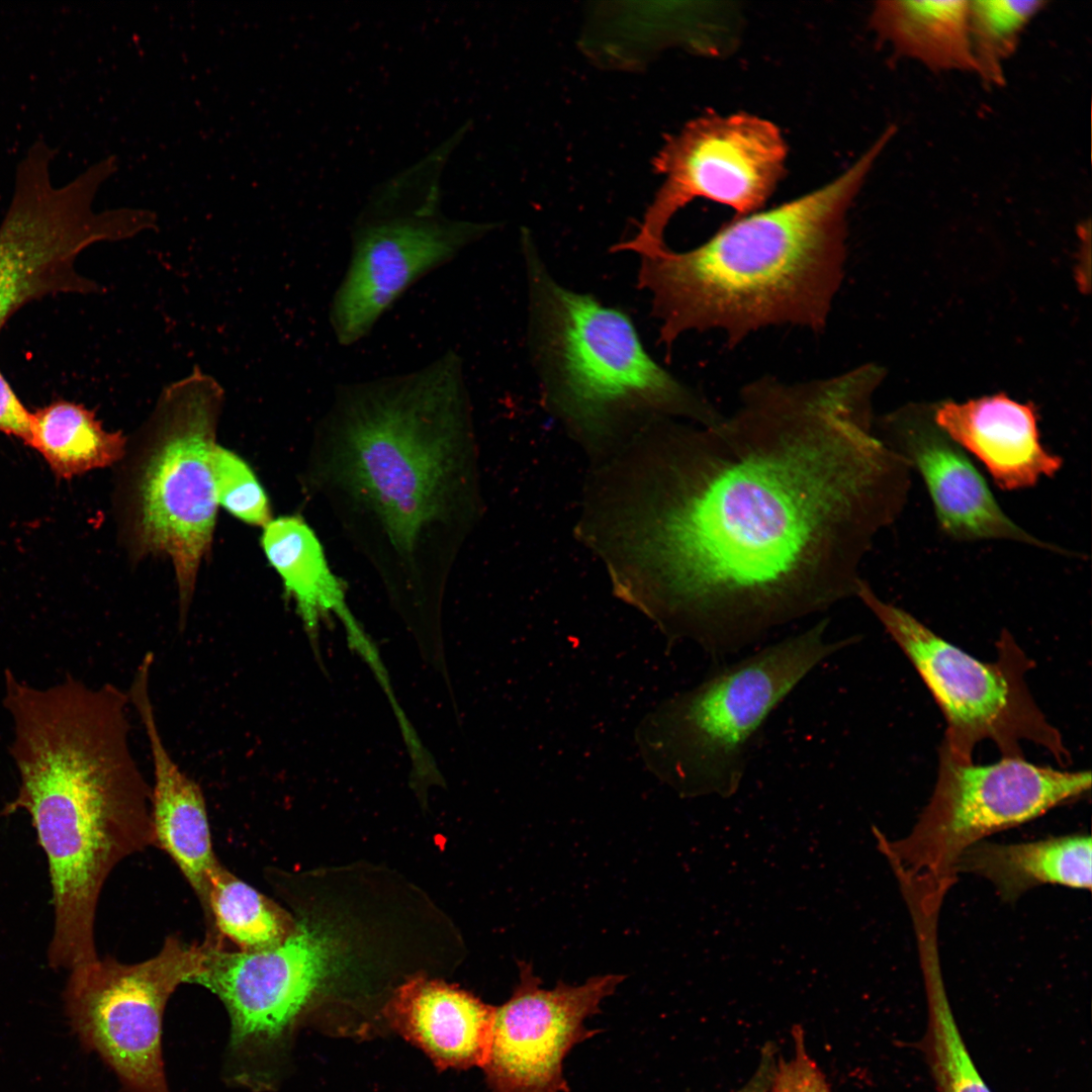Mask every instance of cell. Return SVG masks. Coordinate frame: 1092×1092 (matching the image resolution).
<instances>
[{
    "mask_svg": "<svg viewBox=\"0 0 1092 1092\" xmlns=\"http://www.w3.org/2000/svg\"><path fill=\"white\" fill-rule=\"evenodd\" d=\"M858 369L746 384L711 426L653 422L590 468L576 538L615 596L712 657L856 597L910 466L872 432Z\"/></svg>",
    "mask_w": 1092,
    "mask_h": 1092,
    "instance_id": "cell-1",
    "label": "cell"
},
{
    "mask_svg": "<svg viewBox=\"0 0 1092 1092\" xmlns=\"http://www.w3.org/2000/svg\"><path fill=\"white\" fill-rule=\"evenodd\" d=\"M313 480L391 593L438 594L482 513L460 357L340 387L318 428Z\"/></svg>",
    "mask_w": 1092,
    "mask_h": 1092,
    "instance_id": "cell-2",
    "label": "cell"
},
{
    "mask_svg": "<svg viewBox=\"0 0 1092 1092\" xmlns=\"http://www.w3.org/2000/svg\"><path fill=\"white\" fill-rule=\"evenodd\" d=\"M4 682L20 786L1 815L25 810L31 818L53 890L49 964L71 970L98 958L95 913L110 872L155 844L152 786L130 745L127 692L69 674L39 690L9 669Z\"/></svg>",
    "mask_w": 1092,
    "mask_h": 1092,
    "instance_id": "cell-3",
    "label": "cell"
},
{
    "mask_svg": "<svg viewBox=\"0 0 1092 1092\" xmlns=\"http://www.w3.org/2000/svg\"><path fill=\"white\" fill-rule=\"evenodd\" d=\"M895 131L888 127L828 184L768 210L736 216L698 247L641 257L659 340L720 330L733 348L759 329L822 333L844 276L846 216Z\"/></svg>",
    "mask_w": 1092,
    "mask_h": 1092,
    "instance_id": "cell-4",
    "label": "cell"
},
{
    "mask_svg": "<svg viewBox=\"0 0 1092 1092\" xmlns=\"http://www.w3.org/2000/svg\"><path fill=\"white\" fill-rule=\"evenodd\" d=\"M529 344L544 407L600 465L661 419L711 426L724 415L659 365L630 316L558 283L523 236Z\"/></svg>",
    "mask_w": 1092,
    "mask_h": 1092,
    "instance_id": "cell-5",
    "label": "cell"
},
{
    "mask_svg": "<svg viewBox=\"0 0 1092 1092\" xmlns=\"http://www.w3.org/2000/svg\"><path fill=\"white\" fill-rule=\"evenodd\" d=\"M828 626L822 618L665 700L637 728L647 767L686 796L734 794L772 711L824 660L856 642L830 639Z\"/></svg>",
    "mask_w": 1092,
    "mask_h": 1092,
    "instance_id": "cell-6",
    "label": "cell"
},
{
    "mask_svg": "<svg viewBox=\"0 0 1092 1092\" xmlns=\"http://www.w3.org/2000/svg\"><path fill=\"white\" fill-rule=\"evenodd\" d=\"M464 132L458 128L373 188L355 219L350 260L330 307L341 345L363 339L414 283L492 229L441 209L442 175Z\"/></svg>",
    "mask_w": 1092,
    "mask_h": 1092,
    "instance_id": "cell-7",
    "label": "cell"
},
{
    "mask_svg": "<svg viewBox=\"0 0 1092 1092\" xmlns=\"http://www.w3.org/2000/svg\"><path fill=\"white\" fill-rule=\"evenodd\" d=\"M222 403L219 383L198 368L166 387L148 423L130 487L133 544L142 555L171 559L180 625L212 541L217 500L210 458Z\"/></svg>",
    "mask_w": 1092,
    "mask_h": 1092,
    "instance_id": "cell-8",
    "label": "cell"
},
{
    "mask_svg": "<svg viewBox=\"0 0 1092 1092\" xmlns=\"http://www.w3.org/2000/svg\"><path fill=\"white\" fill-rule=\"evenodd\" d=\"M56 155L38 139L16 166L12 198L0 223V330L33 300L101 292L97 282L77 271L78 255L95 243L125 240L157 226L155 213L147 209L94 211L98 190L118 168L115 156L55 187L51 166Z\"/></svg>",
    "mask_w": 1092,
    "mask_h": 1092,
    "instance_id": "cell-9",
    "label": "cell"
},
{
    "mask_svg": "<svg viewBox=\"0 0 1092 1092\" xmlns=\"http://www.w3.org/2000/svg\"><path fill=\"white\" fill-rule=\"evenodd\" d=\"M856 597L903 650L931 692L946 722L941 743L952 756L972 761L977 744L990 740L1002 757H1022L1021 743L1070 762L1062 735L1036 705L1025 680L1033 666L1004 630L997 658L983 662L945 641L905 610L882 600L862 579Z\"/></svg>",
    "mask_w": 1092,
    "mask_h": 1092,
    "instance_id": "cell-10",
    "label": "cell"
},
{
    "mask_svg": "<svg viewBox=\"0 0 1092 1092\" xmlns=\"http://www.w3.org/2000/svg\"><path fill=\"white\" fill-rule=\"evenodd\" d=\"M1090 790V770L1056 769L1023 756L975 764L940 745L934 790L911 832L896 841L875 832L889 861L956 882L958 860L969 847L1082 799Z\"/></svg>",
    "mask_w": 1092,
    "mask_h": 1092,
    "instance_id": "cell-11",
    "label": "cell"
},
{
    "mask_svg": "<svg viewBox=\"0 0 1092 1092\" xmlns=\"http://www.w3.org/2000/svg\"><path fill=\"white\" fill-rule=\"evenodd\" d=\"M192 983L223 1003L230 1019L226 1076L259 1092L271 1085L270 1063L281 1041L341 963L338 938L324 927L296 923L279 944L231 950L205 939Z\"/></svg>",
    "mask_w": 1092,
    "mask_h": 1092,
    "instance_id": "cell-12",
    "label": "cell"
},
{
    "mask_svg": "<svg viewBox=\"0 0 1092 1092\" xmlns=\"http://www.w3.org/2000/svg\"><path fill=\"white\" fill-rule=\"evenodd\" d=\"M201 943L169 936L159 952L135 964L97 958L70 971L66 1014L82 1045L96 1053L128 1092H169L163 1061L168 1000L192 983Z\"/></svg>",
    "mask_w": 1092,
    "mask_h": 1092,
    "instance_id": "cell-13",
    "label": "cell"
},
{
    "mask_svg": "<svg viewBox=\"0 0 1092 1092\" xmlns=\"http://www.w3.org/2000/svg\"><path fill=\"white\" fill-rule=\"evenodd\" d=\"M787 156L780 128L767 119L745 112L696 117L665 140L653 162L662 184L637 234L612 251L643 257L665 248L670 219L695 199L728 206L737 216L761 210L785 175Z\"/></svg>",
    "mask_w": 1092,
    "mask_h": 1092,
    "instance_id": "cell-14",
    "label": "cell"
},
{
    "mask_svg": "<svg viewBox=\"0 0 1092 1092\" xmlns=\"http://www.w3.org/2000/svg\"><path fill=\"white\" fill-rule=\"evenodd\" d=\"M512 997L495 1008L487 1060L491 1092H568L562 1062L577 1043L599 1030L585 1027L602 1001L623 981L619 975L592 978L579 986L559 983L546 990L528 964H520Z\"/></svg>",
    "mask_w": 1092,
    "mask_h": 1092,
    "instance_id": "cell-15",
    "label": "cell"
},
{
    "mask_svg": "<svg viewBox=\"0 0 1092 1092\" xmlns=\"http://www.w3.org/2000/svg\"><path fill=\"white\" fill-rule=\"evenodd\" d=\"M880 438L921 476L941 530L958 541L1011 540L1057 549L1005 514L964 449L925 416H891Z\"/></svg>",
    "mask_w": 1092,
    "mask_h": 1092,
    "instance_id": "cell-16",
    "label": "cell"
},
{
    "mask_svg": "<svg viewBox=\"0 0 1092 1092\" xmlns=\"http://www.w3.org/2000/svg\"><path fill=\"white\" fill-rule=\"evenodd\" d=\"M154 657L152 652L144 655L127 695L143 724L152 757L155 844L175 861L203 906L210 878L220 862L213 851L203 793L174 760L161 736L150 693Z\"/></svg>",
    "mask_w": 1092,
    "mask_h": 1092,
    "instance_id": "cell-17",
    "label": "cell"
},
{
    "mask_svg": "<svg viewBox=\"0 0 1092 1092\" xmlns=\"http://www.w3.org/2000/svg\"><path fill=\"white\" fill-rule=\"evenodd\" d=\"M933 420L986 467L1002 489L1033 486L1063 465L1062 458L1039 441L1033 405L1004 394L946 402L936 410Z\"/></svg>",
    "mask_w": 1092,
    "mask_h": 1092,
    "instance_id": "cell-18",
    "label": "cell"
},
{
    "mask_svg": "<svg viewBox=\"0 0 1092 1092\" xmlns=\"http://www.w3.org/2000/svg\"><path fill=\"white\" fill-rule=\"evenodd\" d=\"M261 544L295 604L316 656L321 625L335 617L343 625L349 647L364 663L378 661L376 645L348 606L346 584L333 573L318 538L304 520L297 516L271 520L264 527Z\"/></svg>",
    "mask_w": 1092,
    "mask_h": 1092,
    "instance_id": "cell-19",
    "label": "cell"
},
{
    "mask_svg": "<svg viewBox=\"0 0 1092 1092\" xmlns=\"http://www.w3.org/2000/svg\"><path fill=\"white\" fill-rule=\"evenodd\" d=\"M494 1010L473 995L442 982L415 979L390 1006L397 1029L440 1067L483 1068Z\"/></svg>",
    "mask_w": 1092,
    "mask_h": 1092,
    "instance_id": "cell-20",
    "label": "cell"
},
{
    "mask_svg": "<svg viewBox=\"0 0 1092 1092\" xmlns=\"http://www.w3.org/2000/svg\"><path fill=\"white\" fill-rule=\"evenodd\" d=\"M1092 841L1089 834H1070L1011 844L980 841L960 856L957 873L991 882L1003 901L1014 902L1045 884L1091 890Z\"/></svg>",
    "mask_w": 1092,
    "mask_h": 1092,
    "instance_id": "cell-21",
    "label": "cell"
},
{
    "mask_svg": "<svg viewBox=\"0 0 1092 1092\" xmlns=\"http://www.w3.org/2000/svg\"><path fill=\"white\" fill-rule=\"evenodd\" d=\"M870 24L894 52L936 72L976 73L969 0H882Z\"/></svg>",
    "mask_w": 1092,
    "mask_h": 1092,
    "instance_id": "cell-22",
    "label": "cell"
},
{
    "mask_svg": "<svg viewBox=\"0 0 1092 1092\" xmlns=\"http://www.w3.org/2000/svg\"><path fill=\"white\" fill-rule=\"evenodd\" d=\"M26 445L36 449L58 477L71 478L119 461L126 447L120 432H107L83 404L57 400L31 413Z\"/></svg>",
    "mask_w": 1092,
    "mask_h": 1092,
    "instance_id": "cell-23",
    "label": "cell"
},
{
    "mask_svg": "<svg viewBox=\"0 0 1092 1092\" xmlns=\"http://www.w3.org/2000/svg\"><path fill=\"white\" fill-rule=\"evenodd\" d=\"M202 909L209 928L206 939L221 945L230 940L242 951L275 946L296 926L279 906L221 863L210 878Z\"/></svg>",
    "mask_w": 1092,
    "mask_h": 1092,
    "instance_id": "cell-24",
    "label": "cell"
},
{
    "mask_svg": "<svg viewBox=\"0 0 1092 1092\" xmlns=\"http://www.w3.org/2000/svg\"><path fill=\"white\" fill-rule=\"evenodd\" d=\"M927 1002V1029L923 1039L938 1092H991L969 1055L954 1020L943 983L939 954L919 957Z\"/></svg>",
    "mask_w": 1092,
    "mask_h": 1092,
    "instance_id": "cell-25",
    "label": "cell"
},
{
    "mask_svg": "<svg viewBox=\"0 0 1092 1092\" xmlns=\"http://www.w3.org/2000/svg\"><path fill=\"white\" fill-rule=\"evenodd\" d=\"M1042 0H971L969 26L976 74L990 85L1005 81V65L1028 24L1044 9Z\"/></svg>",
    "mask_w": 1092,
    "mask_h": 1092,
    "instance_id": "cell-26",
    "label": "cell"
},
{
    "mask_svg": "<svg viewBox=\"0 0 1092 1092\" xmlns=\"http://www.w3.org/2000/svg\"><path fill=\"white\" fill-rule=\"evenodd\" d=\"M210 465L217 504L247 524L265 527L271 521L269 500L248 464L215 445Z\"/></svg>",
    "mask_w": 1092,
    "mask_h": 1092,
    "instance_id": "cell-27",
    "label": "cell"
},
{
    "mask_svg": "<svg viewBox=\"0 0 1092 1092\" xmlns=\"http://www.w3.org/2000/svg\"><path fill=\"white\" fill-rule=\"evenodd\" d=\"M794 1055L778 1060L770 1092H831L826 1078L807 1053L804 1030L793 1027Z\"/></svg>",
    "mask_w": 1092,
    "mask_h": 1092,
    "instance_id": "cell-28",
    "label": "cell"
},
{
    "mask_svg": "<svg viewBox=\"0 0 1092 1092\" xmlns=\"http://www.w3.org/2000/svg\"><path fill=\"white\" fill-rule=\"evenodd\" d=\"M29 413L0 371V432L16 436L25 443L30 434Z\"/></svg>",
    "mask_w": 1092,
    "mask_h": 1092,
    "instance_id": "cell-29",
    "label": "cell"
},
{
    "mask_svg": "<svg viewBox=\"0 0 1092 1092\" xmlns=\"http://www.w3.org/2000/svg\"><path fill=\"white\" fill-rule=\"evenodd\" d=\"M778 1059L776 1048L766 1043L761 1050L760 1062L750 1080L736 1092H769L776 1074Z\"/></svg>",
    "mask_w": 1092,
    "mask_h": 1092,
    "instance_id": "cell-30",
    "label": "cell"
}]
</instances>
